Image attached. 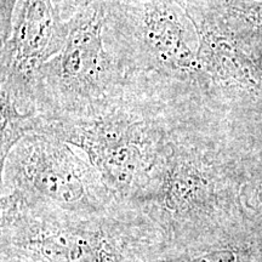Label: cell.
<instances>
[{
  "label": "cell",
  "instance_id": "6da1fadb",
  "mask_svg": "<svg viewBox=\"0 0 262 262\" xmlns=\"http://www.w3.org/2000/svg\"><path fill=\"white\" fill-rule=\"evenodd\" d=\"M241 169L189 139L168 137L143 188L129 204L160 229L166 248L227 233L248 219Z\"/></svg>",
  "mask_w": 262,
  "mask_h": 262
},
{
  "label": "cell",
  "instance_id": "7a4b0ae2",
  "mask_svg": "<svg viewBox=\"0 0 262 262\" xmlns=\"http://www.w3.org/2000/svg\"><path fill=\"white\" fill-rule=\"evenodd\" d=\"M0 208V251L40 262H152L166 248L160 229L125 203L86 216L9 196Z\"/></svg>",
  "mask_w": 262,
  "mask_h": 262
},
{
  "label": "cell",
  "instance_id": "3957f363",
  "mask_svg": "<svg viewBox=\"0 0 262 262\" xmlns=\"http://www.w3.org/2000/svg\"><path fill=\"white\" fill-rule=\"evenodd\" d=\"M39 134L80 149L114 199L125 204L146 185L168 141L139 113L113 101L74 116H40Z\"/></svg>",
  "mask_w": 262,
  "mask_h": 262
},
{
  "label": "cell",
  "instance_id": "277c9868",
  "mask_svg": "<svg viewBox=\"0 0 262 262\" xmlns=\"http://www.w3.org/2000/svg\"><path fill=\"white\" fill-rule=\"evenodd\" d=\"M2 196L74 215H95L117 204L97 170L63 141L26 136L2 166Z\"/></svg>",
  "mask_w": 262,
  "mask_h": 262
},
{
  "label": "cell",
  "instance_id": "5b68a950",
  "mask_svg": "<svg viewBox=\"0 0 262 262\" xmlns=\"http://www.w3.org/2000/svg\"><path fill=\"white\" fill-rule=\"evenodd\" d=\"M110 11L111 3H95L66 19L61 50L33 81L56 102L58 113L51 117L89 112L113 101L119 74L103 44Z\"/></svg>",
  "mask_w": 262,
  "mask_h": 262
},
{
  "label": "cell",
  "instance_id": "8992f818",
  "mask_svg": "<svg viewBox=\"0 0 262 262\" xmlns=\"http://www.w3.org/2000/svg\"><path fill=\"white\" fill-rule=\"evenodd\" d=\"M114 11L140 34L148 57L171 74L191 75L199 71L195 28L185 0H119Z\"/></svg>",
  "mask_w": 262,
  "mask_h": 262
},
{
  "label": "cell",
  "instance_id": "52a82bcc",
  "mask_svg": "<svg viewBox=\"0 0 262 262\" xmlns=\"http://www.w3.org/2000/svg\"><path fill=\"white\" fill-rule=\"evenodd\" d=\"M66 21L54 0H21L12 31L2 49V84L33 98L32 86L40 68L63 45Z\"/></svg>",
  "mask_w": 262,
  "mask_h": 262
},
{
  "label": "cell",
  "instance_id": "ba28073f",
  "mask_svg": "<svg viewBox=\"0 0 262 262\" xmlns=\"http://www.w3.org/2000/svg\"><path fill=\"white\" fill-rule=\"evenodd\" d=\"M187 14L198 37V73L249 93H262V72L238 41L212 19Z\"/></svg>",
  "mask_w": 262,
  "mask_h": 262
},
{
  "label": "cell",
  "instance_id": "9c48e42d",
  "mask_svg": "<svg viewBox=\"0 0 262 262\" xmlns=\"http://www.w3.org/2000/svg\"><path fill=\"white\" fill-rule=\"evenodd\" d=\"M152 262H262V222L248 219L227 233L165 248Z\"/></svg>",
  "mask_w": 262,
  "mask_h": 262
},
{
  "label": "cell",
  "instance_id": "30bf717a",
  "mask_svg": "<svg viewBox=\"0 0 262 262\" xmlns=\"http://www.w3.org/2000/svg\"><path fill=\"white\" fill-rule=\"evenodd\" d=\"M17 94L8 85L2 84L0 95V119H2V142H0V164L4 165L11 150L26 136L39 133L40 117L25 103Z\"/></svg>",
  "mask_w": 262,
  "mask_h": 262
},
{
  "label": "cell",
  "instance_id": "8fae6325",
  "mask_svg": "<svg viewBox=\"0 0 262 262\" xmlns=\"http://www.w3.org/2000/svg\"><path fill=\"white\" fill-rule=\"evenodd\" d=\"M186 8L222 15L243 27L262 28V0H185Z\"/></svg>",
  "mask_w": 262,
  "mask_h": 262
},
{
  "label": "cell",
  "instance_id": "7c38bea8",
  "mask_svg": "<svg viewBox=\"0 0 262 262\" xmlns=\"http://www.w3.org/2000/svg\"><path fill=\"white\" fill-rule=\"evenodd\" d=\"M248 183L244 198L245 205L251 212L247 214L255 220L262 222V175L256 176Z\"/></svg>",
  "mask_w": 262,
  "mask_h": 262
},
{
  "label": "cell",
  "instance_id": "4fadbf2b",
  "mask_svg": "<svg viewBox=\"0 0 262 262\" xmlns=\"http://www.w3.org/2000/svg\"><path fill=\"white\" fill-rule=\"evenodd\" d=\"M19 0H0V25H2V44L8 40L12 31L15 9Z\"/></svg>",
  "mask_w": 262,
  "mask_h": 262
},
{
  "label": "cell",
  "instance_id": "5bb4252c",
  "mask_svg": "<svg viewBox=\"0 0 262 262\" xmlns=\"http://www.w3.org/2000/svg\"><path fill=\"white\" fill-rule=\"evenodd\" d=\"M119 2V0H61L58 3L57 9L58 12H60L61 17L63 16H71L75 14L79 10L86 8L91 4H95V3H114Z\"/></svg>",
  "mask_w": 262,
  "mask_h": 262
},
{
  "label": "cell",
  "instance_id": "9a60e30c",
  "mask_svg": "<svg viewBox=\"0 0 262 262\" xmlns=\"http://www.w3.org/2000/svg\"><path fill=\"white\" fill-rule=\"evenodd\" d=\"M0 262H40L37 260H33L31 257L21 256V255L3 253L0 251Z\"/></svg>",
  "mask_w": 262,
  "mask_h": 262
},
{
  "label": "cell",
  "instance_id": "2e32d148",
  "mask_svg": "<svg viewBox=\"0 0 262 262\" xmlns=\"http://www.w3.org/2000/svg\"><path fill=\"white\" fill-rule=\"evenodd\" d=\"M60 2H61V0H57V2H56V3H57V5H58V3H60Z\"/></svg>",
  "mask_w": 262,
  "mask_h": 262
}]
</instances>
